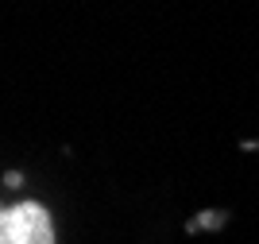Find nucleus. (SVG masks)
<instances>
[{
    "label": "nucleus",
    "mask_w": 259,
    "mask_h": 244,
    "mask_svg": "<svg viewBox=\"0 0 259 244\" xmlns=\"http://www.w3.org/2000/svg\"><path fill=\"white\" fill-rule=\"evenodd\" d=\"M0 244H54L51 213L39 202L0 205Z\"/></svg>",
    "instance_id": "f257e3e1"
},
{
    "label": "nucleus",
    "mask_w": 259,
    "mask_h": 244,
    "mask_svg": "<svg viewBox=\"0 0 259 244\" xmlns=\"http://www.w3.org/2000/svg\"><path fill=\"white\" fill-rule=\"evenodd\" d=\"M228 221V213H201V217H194V221H190V233H197V229H221V225Z\"/></svg>",
    "instance_id": "f03ea898"
},
{
    "label": "nucleus",
    "mask_w": 259,
    "mask_h": 244,
    "mask_svg": "<svg viewBox=\"0 0 259 244\" xmlns=\"http://www.w3.org/2000/svg\"><path fill=\"white\" fill-rule=\"evenodd\" d=\"M4 182H8V186H20V182H23V175H16V170H8V175H4Z\"/></svg>",
    "instance_id": "7ed1b4c3"
}]
</instances>
